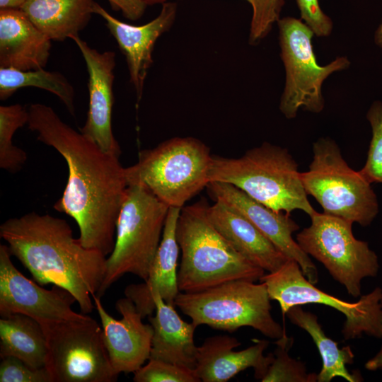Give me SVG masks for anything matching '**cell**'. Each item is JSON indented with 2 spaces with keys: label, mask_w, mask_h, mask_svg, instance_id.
<instances>
[{
  "label": "cell",
  "mask_w": 382,
  "mask_h": 382,
  "mask_svg": "<svg viewBox=\"0 0 382 382\" xmlns=\"http://www.w3.org/2000/svg\"><path fill=\"white\" fill-rule=\"evenodd\" d=\"M180 208L170 207L161 240L151 263L148 277L143 283L132 284L125 289L141 316L149 317L155 311L154 296L159 294L168 304L174 305L180 291L178 285V260L180 247L176 238V226Z\"/></svg>",
  "instance_id": "cell-19"
},
{
  "label": "cell",
  "mask_w": 382,
  "mask_h": 382,
  "mask_svg": "<svg viewBox=\"0 0 382 382\" xmlns=\"http://www.w3.org/2000/svg\"><path fill=\"white\" fill-rule=\"evenodd\" d=\"M206 189L214 201L223 202L238 211L284 255L295 260L311 283H318V272L316 266L293 238L292 234L299 229V226L289 214L275 212L228 183L210 182Z\"/></svg>",
  "instance_id": "cell-14"
},
{
  "label": "cell",
  "mask_w": 382,
  "mask_h": 382,
  "mask_svg": "<svg viewBox=\"0 0 382 382\" xmlns=\"http://www.w3.org/2000/svg\"><path fill=\"white\" fill-rule=\"evenodd\" d=\"M71 39L79 47L88 74V109L86 122L80 132L104 151L120 157L121 149L112 127L115 53L112 51L98 52L79 35Z\"/></svg>",
  "instance_id": "cell-16"
},
{
  "label": "cell",
  "mask_w": 382,
  "mask_h": 382,
  "mask_svg": "<svg viewBox=\"0 0 382 382\" xmlns=\"http://www.w3.org/2000/svg\"><path fill=\"white\" fill-rule=\"evenodd\" d=\"M240 345L236 337L229 335L207 338L197 347L194 372L199 381L226 382L248 368H253L255 378L261 381L274 358L273 353L263 354L269 341L256 340L246 349L233 350Z\"/></svg>",
  "instance_id": "cell-18"
},
{
  "label": "cell",
  "mask_w": 382,
  "mask_h": 382,
  "mask_svg": "<svg viewBox=\"0 0 382 382\" xmlns=\"http://www.w3.org/2000/svg\"><path fill=\"white\" fill-rule=\"evenodd\" d=\"M166 0H149L147 4H163ZM253 9L249 42L255 44L263 39L271 30L284 4V0H246Z\"/></svg>",
  "instance_id": "cell-30"
},
{
  "label": "cell",
  "mask_w": 382,
  "mask_h": 382,
  "mask_svg": "<svg viewBox=\"0 0 382 382\" xmlns=\"http://www.w3.org/2000/svg\"><path fill=\"white\" fill-rule=\"evenodd\" d=\"M376 41L377 44L382 47V23L379 26L376 35Z\"/></svg>",
  "instance_id": "cell-37"
},
{
  "label": "cell",
  "mask_w": 382,
  "mask_h": 382,
  "mask_svg": "<svg viewBox=\"0 0 382 382\" xmlns=\"http://www.w3.org/2000/svg\"><path fill=\"white\" fill-rule=\"evenodd\" d=\"M209 204L201 199L180 209L176 238L182 256L178 270L181 292H197L237 279L260 281L265 270L224 238L210 221Z\"/></svg>",
  "instance_id": "cell-3"
},
{
  "label": "cell",
  "mask_w": 382,
  "mask_h": 382,
  "mask_svg": "<svg viewBox=\"0 0 382 382\" xmlns=\"http://www.w3.org/2000/svg\"><path fill=\"white\" fill-rule=\"evenodd\" d=\"M6 244L0 245V316L23 314L40 323L76 320L85 316L72 309L76 302L67 290L46 289L24 276L13 265Z\"/></svg>",
  "instance_id": "cell-13"
},
{
  "label": "cell",
  "mask_w": 382,
  "mask_h": 382,
  "mask_svg": "<svg viewBox=\"0 0 382 382\" xmlns=\"http://www.w3.org/2000/svg\"><path fill=\"white\" fill-rule=\"evenodd\" d=\"M134 382H199L194 371L166 361L149 359L134 373Z\"/></svg>",
  "instance_id": "cell-31"
},
{
  "label": "cell",
  "mask_w": 382,
  "mask_h": 382,
  "mask_svg": "<svg viewBox=\"0 0 382 382\" xmlns=\"http://www.w3.org/2000/svg\"><path fill=\"white\" fill-rule=\"evenodd\" d=\"M0 382H53L48 369L34 368L15 357H6L0 364Z\"/></svg>",
  "instance_id": "cell-32"
},
{
  "label": "cell",
  "mask_w": 382,
  "mask_h": 382,
  "mask_svg": "<svg viewBox=\"0 0 382 382\" xmlns=\"http://www.w3.org/2000/svg\"><path fill=\"white\" fill-rule=\"evenodd\" d=\"M301 18L318 37L329 35L332 29L331 19L321 10L318 0H296Z\"/></svg>",
  "instance_id": "cell-33"
},
{
  "label": "cell",
  "mask_w": 382,
  "mask_h": 382,
  "mask_svg": "<svg viewBox=\"0 0 382 382\" xmlns=\"http://www.w3.org/2000/svg\"><path fill=\"white\" fill-rule=\"evenodd\" d=\"M94 0H26L23 12L51 40L78 35L94 13Z\"/></svg>",
  "instance_id": "cell-23"
},
{
  "label": "cell",
  "mask_w": 382,
  "mask_h": 382,
  "mask_svg": "<svg viewBox=\"0 0 382 382\" xmlns=\"http://www.w3.org/2000/svg\"><path fill=\"white\" fill-rule=\"evenodd\" d=\"M290 322L306 331L313 339L322 359V367L317 374L318 382H330L342 377L349 382L363 381L357 371L350 373L347 365L354 362V354L349 346L340 348L337 342L328 337L314 313L304 311L301 306L291 307L286 313Z\"/></svg>",
  "instance_id": "cell-24"
},
{
  "label": "cell",
  "mask_w": 382,
  "mask_h": 382,
  "mask_svg": "<svg viewBox=\"0 0 382 382\" xmlns=\"http://www.w3.org/2000/svg\"><path fill=\"white\" fill-rule=\"evenodd\" d=\"M313 151L308 170L301 173L307 195L313 197L327 214L362 226L370 225L379 210L371 183L348 166L330 138L318 139Z\"/></svg>",
  "instance_id": "cell-8"
},
{
  "label": "cell",
  "mask_w": 382,
  "mask_h": 382,
  "mask_svg": "<svg viewBox=\"0 0 382 382\" xmlns=\"http://www.w3.org/2000/svg\"><path fill=\"white\" fill-rule=\"evenodd\" d=\"M281 56L286 69V83L279 109L286 118L296 117L298 110L320 112L324 107L321 87L332 72L347 68L349 60L338 57L325 66H319L313 51L312 30L301 20L285 17L278 21Z\"/></svg>",
  "instance_id": "cell-12"
},
{
  "label": "cell",
  "mask_w": 382,
  "mask_h": 382,
  "mask_svg": "<svg viewBox=\"0 0 382 382\" xmlns=\"http://www.w3.org/2000/svg\"><path fill=\"white\" fill-rule=\"evenodd\" d=\"M93 12L105 20L110 34L125 56L130 81L134 87L138 100H140L146 74L152 64L154 45L158 38L173 25L177 4L165 1L162 4L158 16L141 25H130L120 21L96 2Z\"/></svg>",
  "instance_id": "cell-17"
},
{
  "label": "cell",
  "mask_w": 382,
  "mask_h": 382,
  "mask_svg": "<svg viewBox=\"0 0 382 382\" xmlns=\"http://www.w3.org/2000/svg\"><path fill=\"white\" fill-rule=\"evenodd\" d=\"M207 215L236 251L268 273L277 271L289 259L247 218L224 203L214 201L209 204Z\"/></svg>",
  "instance_id": "cell-21"
},
{
  "label": "cell",
  "mask_w": 382,
  "mask_h": 382,
  "mask_svg": "<svg viewBox=\"0 0 382 382\" xmlns=\"http://www.w3.org/2000/svg\"><path fill=\"white\" fill-rule=\"evenodd\" d=\"M115 11H120L127 19L136 21L140 18L147 6L144 0H108Z\"/></svg>",
  "instance_id": "cell-34"
},
{
  "label": "cell",
  "mask_w": 382,
  "mask_h": 382,
  "mask_svg": "<svg viewBox=\"0 0 382 382\" xmlns=\"http://www.w3.org/2000/svg\"><path fill=\"white\" fill-rule=\"evenodd\" d=\"M28 110L20 104L0 106V168L10 173L19 171L27 161L26 152L13 144L19 128L28 125Z\"/></svg>",
  "instance_id": "cell-27"
},
{
  "label": "cell",
  "mask_w": 382,
  "mask_h": 382,
  "mask_svg": "<svg viewBox=\"0 0 382 382\" xmlns=\"http://www.w3.org/2000/svg\"><path fill=\"white\" fill-rule=\"evenodd\" d=\"M210 182L236 186L277 212L299 209L309 216L316 211L308 199L298 164L282 147L263 143L238 158L212 156Z\"/></svg>",
  "instance_id": "cell-4"
},
{
  "label": "cell",
  "mask_w": 382,
  "mask_h": 382,
  "mask_svg": "<svg viewBox=\"0 0 382 382\" xmlns=\"http://www.w3.org/2000/svg\"><path fill=\"white\" fill-rule=\"evenodd\" d=\"M294 339L286 334L276 340L274 358L260 381L262 382H316L317 374L308 373L305 364L291 358L289 350Z\"/></svg>",
  "instance_id": "cell-28"
},
{
  "label": "cell",
  "mask_w": 382,
  "mask_h": 382,
  "mask_svg": "<svg viewBox=\"0 0 382 382\" xmlns=\"http://www.w3.org/2000/svg\"><path fill=\"white\" fill-rule=\"evenodd\" d=\"M169 208L145 186L127 185L116 224L114 248L107 257L105 277L96 296L101 298L125 274L147 279Z\"/></svg>",
  "instance_id": "cell-6"
},
{
  "label": "cell",
  "mask_w": 382,
  "mask_h": 382,
  "mask_svg": "<svg viewBox=\"0 0 382 382\" xmlns=\"http://www.w3.org/2000/svg\"><path fill=\"white\" fill-rule=\"evenodd\" d=\"M144 1L146 3V4H147V2H148L149 0H144ZM147 5H148V4H147Z\"/></svg>",
  "instance_id": "cell-38"
},
{
  "label": "cell",
  "mask_w": 382,
  "mask_h": 382,
  "mask_svg": "<svg viewBox=\"0 0 382 382\" xmlns=\"http://www.w3.org/2000/svg\"><path fill=\"white\" fill-rule=\"evenodd\" d=\"M26 87H36L54 94L74 115V89L61 73L44 68L29 71L0 68L1 100H6L18 89Z\"/></svg>",
  "instance_id": "cell-26"
},
{
  "label": "cell",
  "mask_w": 382,
  "mask_h": 382,
  "mask_svg": "<svg viewBox=\"0 0 382 382\" xmlns=\"http://www.w3.org/2000/svg\"><path fill=\"white\" fill-rule=\"evenodd\" d=\"M47 343L46 368L53 382H113L114 371L104 345L102 328L88 315L41 323Z\"/></svg>",
  "instance_id": "cell-10"
},
{
  "label": "cell",
  "mask_w": 382,
  "mask_h": 382,
  "mask_svg": "<svg viewBox=\"0 0 382 382\" xmlns=\"http://www.w3.org/2000/svg\"><path fill=\"white\" fill-rule=\"evenodd\" d=\"M310 218V226L297 233L296 242L322 263L350 296H360L361 281L378 273L377 255L367 242L354 236L352 222L318 212Z\"/></svg>",
  "instance_id": "cell-9"
},
{
  "label": "cell",
  "mask_w": 382,
  "mask_h": 382,
  "mask_svg": "<svg viewBox=\"0 0 382 382\" xmlns=\"http://www.w3.org/2000/svg\"><path fill=\"white\" fill-rule=\"evenodd\" d=\"M0 236L35 282L67 290L81 313L93 311V297L103 284L107 256L85 248L65 219L32 212L5 221Z\"/></svg>",
  "instance_id": "cell-2"
},
{
  "label": "cell",
  "mask_w": 382,
  "mask_h": 382,
  "mask_svg": "<svg viewBox=\"0 0 382 382\" xmlns=\"http://www.w3.org/2000/svg\"><path fill=\"white\" fill-rule=\"evenodd\" d=\"M51 46V40L21 9L0 10V68H45Z\"/></svg>",
  "instance_id": "cell-20"
},
{
  "label": "cell",
  "mask_w": 382,
  "mask_h": 382,
  "mask_svg": "<svg viewBox=\"0 0 382 382\" xmlns=\"http://www.w3.org/2000/svg\"><path fill=\"white\" fill-rule=\"evenodd\" d=\"M260 282L266 285L270 299L279 303L283 314L296 305L324 304L345 316L342 334L345 340L360 337L364 334L382 338L381 287L361 295L357 302H347L315 286L292 259H288L277 271L265 274Z\"/></svg>",
  "instance_id": "cell-11"
},
{
  "label": "cell",
  "mask_w": 382,
  "mask_h": 382,
  "mask_svg": "<svg viewBox=\"0 0 382 382\" xmlns=\"http://www.w3.org/2000/svg\"><path fill=\"white\" fill-rule=\"evenodd\" d=\"M212 156L197 139L171 138L139 153L137 163L125 168L127 185H142L169 207L181 209L209 184Z\"/></svg>",
  "instance_id": "cell-5"
},
{
  "label": "cell",
  "mask_w": 382,
  "mask_h": 382,
  "mask_svg": "<svg viewBox=\"0 0 382 382\" xmlns=\"http://www.w3.org/2000/svg\"><path fill=\"white\" fill-rule=\"evenodd\" d=\"M366 117L371 126L372 137L366 163L359 171L371 184L382 183V103L374 102Z\"/></svg>",
  "instance_id": "cell-29"
},
{
  "label": "cell",
  "mask_w": 382,
  "mask_h": 382,
  "mask_svg": "<svg viewBox=\"0 0 382 382\" xmlns=\"http://www.w3.org/2000/svg\"><path fill=\"white\" fill-rule=\"evenodd\" d=\"M100 318L104 345L111 366L119 375L134 373L149 359L154 329L143 323L134 302L125 296L115 303L120 320L108 313L100 297H93Z\"/></svg>",
  "instance_id": "cell-15"
},
{
  "label": "cell",
  "mask_w": 382,
  "mask_h": 382,
  "mask_svg": "<svg viewBox=\"0 0 382 382\" xmlns=\"http://www.w3.org/2000/svg\"><path fill=\"white\" fill-rule=\"evenodd\" d=\"M270 301L263 282L237 279L200 291H180L174 305L197 326L230 332L248 326L277 340L286 333L273 318Z\"/></svg>",
  "instance_id": "cell-7"
},
{
  "label": "cell",
  "mask_w": 382,
  "mask_h": 382,
  "mask_svg": "<svg viewBox=\"0 0 382 382\" xmlns=\"http://www.w3.org/2000/svg\"><path fill=\"white\" fill-rule=\"evenodd\" d=\"M381 302H382V296H381Z\"/></svg>",
  "instance_id": "cell-39"
},
{
  "label": "cell",
  "mask_w": 382,
  "mask_h": 382,
  "mask_svg": "<svg viewBox=\"0 0 382 382\" xmlns=\"http://www.w3.org/2000/svg\"><path fill=\"white\" fill-rule=\"evenodd\" d=\"M47 343L40 322L16 313L0 318V357H15L34 368L46 366Z\"/></svg>",
  "instance_id": "cell-25"
},
{
  "label": "cell",
  "mask_w": 382,
  "mask_h": 382,
  "mask_svg": "<svg viewBox=\"0 0 382 382\" xmlns=\"http://www.w3.org/2000/svg\"><path fill=\"white\" fill-rule=\"evenodd\" d=\"M26 0H0V10L21 9Z\"/></svg>",
  "instance_id": "cell-36"
},
{
  "label": "cell",
  "mask_w": 382,
  "mask_h": 382,
  "mask_svg": "<svg viewBox=\"0 0 382 382\" xmlns=\"http://www.w3.org/2000/svg\"><path fill=\"white\" fill-rule=\"evenodd\" d=\"M364 366L369 371L382 369V346L377 354L365 363Z\"/></svg>",
  "instance_id": "cell-35"
},
{
  "label": "cell",
  "mask_w": 382,
  "mask_h": 382,
  "mask_svg": "<svg viewBox=\"0 0 382 382\" xmlns=\"http://www.w3.org/2000/svg\"><path fill=\"white\" fill-rule=\"evenodd\" d=\"M153 299L156 313L148 317L154 329L149 359L194 371L197 352L194 333L197 326L184 321L174 306L167 303L159 294H156Z\"/></svg>",
  "instance_id": "cell-22"
},
{
  "label": "cell",
  "mask_w": 382,
  "mask_h": 382,
  "mask_svg": "<svg viewBox=\"0 0 382 382\" xmlns=\"http://www.w3.org/2000/svg\"><path fill=\"white\" fill-rule=\"evenodd\" d=\"M28 110V129L57 151L68 166V181L54 209L75 220L85 248L108 257L127 187L125 168L119 157L63 122L51 107L33 103Z\"/></svg>",
  "instance_id": "cell-1"
}]
</instances>
